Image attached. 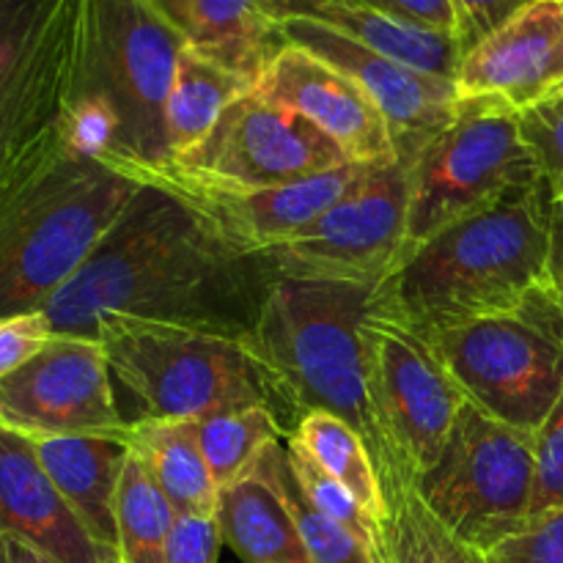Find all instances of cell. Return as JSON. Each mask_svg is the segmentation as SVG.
<instances>
[{
    "label": "cell",
    "mask_w": 563,
    "mask_h": 563,
    "mask_svg": "<svg viewBox=\"0 0 563 563\" xmlns=\"http://www.w3.org/2000/svg\"><path fill=\"white\" fill-rule=\"evenodd\" d=\"M275 280L267 253L240 251L185 198L141 181L42 313L60 339L99 341L119 322L247 339Z\"/></svg>",
    "instance_id": "1"
},
{
    "label": "cell",
    "mask_w": 563,
    "mask_h": 563,
    "mask_svg": "<svg viewBox=\"0 0 563 563\" xmlns=\"http://www.w3.org/2000/svg\"><path fill=\"white\" fill-rule=\"evenodd\" d=\"M553 264L555 203L537 185L407 251L377 286L374 302L418 333L434 335L515 308L533 289L553 284Z\"/></svg>",
    "instance_id": "2"
},
{
    "label": "cell",
    "mask_w": 563,
    "mask_h": 563,
    "mask_svg": "<svg viewBox=\"0 0 563 563\" xmlns=\"http://www.w3.org/2000/svg\"><path fill=\"white\" fill-rule=\"evenodd\" d=\"M185 47L157 0H80L66 143L132 179L168 165L165 108Z\"/></svg>",
    "instance_id": "3"
},
{
    "label": "cell",
    "mask_w": 563,
    "mask_h": 563,
    "mask_svg": "<svg viewBox=\"0 0 563 563\" xmlns=\"http://www.w3.org/2000/svg\"><path fill=\"white\" fill-rule=\"evenodd\" d=\"M141 181L55 132L0 174V319L38 313L82 267Z\"/></svg>",
    "instance_id": "4"
},
{
    "label": "cell",
    "mask_w": 563,
    "mask_h": 563,
    "mask_svg": "<svg viewBox=\"0 0 563 563\" xmlns=\"http://www.w3.org/2000/svg\"><path fill=\"white\" fill-rule=\"evenodd\" d=\"M372 286L278 278L245 346L258 363L286 438L308 412H333L357 429L383 462L385 449L368 401L363 322Z\"/></svg>",
    "instance_id": "5"
},
{
    "label": "cell",
    "mask_w": 563,
    "mask_h": 563,
    "mask_svg": "<svg viewBox=\"0 0 563 563\" xmlns=\"http://www.w3.org/2000/svg\"><path fill=\"white\" fill-rule=\"evenodd\" d=\"M471 405L537 432L563 394V297L548 284L515 308L429 335Z\"/></svg>",
    "instance_id": "6"
},
{
    "label": "cell",
    "mask_w": 563,
    "mask_h": 563,
    "mask_svg": "<svg viewBox=\"0 0 563 563\" xmlns=\"http://www.w3.org/2000/svg\"><path fill=\"white\" fill-rule=\"evenodd\" d=\"M99 344L115 383L137 401L132 421H201L251 405L273 410L262 368L242 339L119 322Z\"/></svg>",
    "instance_id": "7"
},
{
    "label": "cell",
    "mask_w": 563,
    "mask_h": 563,
    "mask_svg": "<svg viewBox=\"0 0 563 563\" xmlns=\"http://www.w3.org/2000/svg\"><path fill=\"white\" fill-rule=\"evenodd\" d=\"M537 185L542 176L515 110L498 99H460L454 119L412 163L407 251L445 225Z\"/></svg>",
    "instance_id": "8"
},
{
    "label": "cell",
    "mask_w": 563,
    "mask_h": 563,
    "mask_svg": "<svg viewBox=\"0 0 563 563\" xmlns=\"http://www.w3.org/2000/svg\"><path fill=\"white\" fill-rule=\"evenodd\" d=\"M416 487L451 533L487 553L533 515V434L465 401L438 462Z\"/></svg>",
    "instance_id": "9"
},
{
    "label": "cell",
    "mask_w": 563,
    "mask_h": 563,
    "mask_svg": "<svg viewBox=\"0 0 563 563\" xmlns=\"http://www.w3.org/2000/svg\"><path fill=\"white\" fill-rule=\"evenodd\" d=\"M368 368V401L385 456L379 471L401 467L421 476L438 462L465 394L445 368L438 346L401 319L374 311L363 322Z\"/></svg>",
    "instance_id": "10"
},
{
    "label": "cell",
    "mask_w": 563,
    "mask_h": 563,
    "mask_svg": "<svg viewBox=\"0 0 563 563\" xmlns=\"http://www.w3.org/2000/svg\"><path fill=\"white\" fill-rule=\"evenodd\" d=\"M80 0H0V174L64 124Z\"/></svg>",
    "instance_id": "11"
},
{
    "label": "cell",
    "mask_w": 563,
    "mask_h": 563,
    "mask_svg": "<svg viewBox=\"0 0 563 563\" xmlns=\"http://www.w3.org/2000/svg\"><path fill=\"white\" fill-rule=\"evenodd\" d=\"M416 157L368 165L366 174L306 231L267 253L278 278L333 280L377 289L407 251Z\"/></svg>",
    "instance_id": "12"
},
{
    "label": "cell",
    "mask_w": 563,
    "mask_h": 563,
    "mask_svg": "<svg viewBox=\"0 0 563 563\" xmlns=\"http://www.w3.org/2000/svg\"><path fill=\"white\" fill-rule=\"evenodd\" d=\"M346 163V154L306 115L247 91L225 108L196 148L168 165L218 185L278 187Z\"/></svg>",
    "instance_id": "13"
},
{
    "label": "cell",
    "mask_w": 563,
    "mask_h": 563,
    "mask_svg": "<svg viewBox=\"0 0 563 563\" xmlns=\"http://www.w3.org/2000/svg\"><path fill=\"white\" fill-rule=\"evenodd\" d=\"M0 427L25 438L124 434L113 374L99 341L49 339L25 366L0 379Z\"/></svg>",
    "instance_id": "14"
},
{
    "label": "cell",
    "mask_w": 563,
    "mask_h": 563,
    "mask_svg": "<svg viewBox=\"0 0 563 563\" xmlns=\"http://www.w3.org/2000/svg\"><path fill=\"white\" fill-rule=\"evenodd\" d=\"M368 165L346 163L313 179L278 187H231L203 181L163 165L137 174V181H152L174 190L196 207L225 240L245 253H269L295 240L300 231L317 223L363 174Z\"/></svg>",
    "instance_id": "15"
},
{
    "label": "cell",
    "mask_w": 563,
    "mask_h": 563,
    "mask_svg": "<svg viewBox=\"0 0 563 563\" xmlns=\"http://www.w3.org/2000/svg\"><path fill=\"white\" fill-rule=\"evenodd\" d=\"M278 31L284 44L328 60L366 91L388 121L399 154L418 157V152L454 119L460 93L449 77L412 69L317 22L280 20Z\"/></svg>",
    "instance_id": "16"
},
{
    "label": "cell",
    "mask_w": 563,
    "mask_h": 563,
    "mask_svg": "<svg viewBox=\"0 0 563 563\" xmlns=\"http://www.w3.org/2000/svg\"><path fill=\"white\" fill-rule=\"evenodd\" d=\"M253 91L306 115L350 163L383 165L399 157L388 121L366 91L344 71L306 49L286 44L262 71Z\"/></svg>",
    "instance_id": "17"
},
{
    "label": "cell",
    "mask_w": 563,
    "mask_h": 563,
    "mask_svg": "<svg viewBox=\"0 0 563 563\" xmlns=\"http://www.w3.org/2000/svg\"><path fill=\"white\" fill-rule=\"evenodd\" d=\"M460 99H498L515 113L563 86L561 0H537L462 55Z\"/></svg>",
    "instance_id": "18"
},
{
    "label": "cell",
    "mask_w": 563,
    "mask_h": 563,
    "mask_svg": "<svg viewBox=\"0 0 563 563\" xmlns=\"http://www.w3.org/2000/svg\"><path fill=\"white\" fill-rule=\"evenodd\" d=\"M0 537L20 539L60 563H119L71 511L33 440L0 427Z\"/></svg>",
    "instance_id": "19"
},
{
    "label": "cell",
    "mask_w": 563,
    "mask_h": 563,
    "mask_svg": "<svg viewBox=\"0 0 563 563\" xmlns=\"http://www.w3.org/2000/svg\"><path fill=\"white\" fill-rule=\"evenodd\" d=\"M44 471L71 506L82 526L102 548L115 550V498L130 456V429L124 434H69L31 438Z\"/></svg>",
    "instance_id": "20"
},
{
    "label": "cell",
    "mask_w": 563,
    "mask_h": 563,
    "mask_svg": "<svg viewBox=\"0 0 563 563\" xmlns=\"http://www.w3.org/2000/svg\"><path fill=\"white\" fill-rule=\"evenodd\" d=\"M275 20H308L390 55L412 69L456 80L462 49L454 36L396 20L363 0H269Z\"/></svg>",
    "instance_id": "21"
},
{
    "label": "cell",
    "mask_w": 563,
    "mask_h": 563,
    "mask_svg": "<svg viewBox=\"0 0 563 563\" xmlns=\"http://www.w3.org/2000/svg\"><path fill=\"white\" fill-rule=\"evenodd\" d=\"M214 520L223 544L245 563H308L295 517L267 462V451L253 471L220 489Z\"/></svg>",
    "instance_id": "22"
},
{
    "label": "cell",
    "mask_w": 563,
    "mask_h": 563,
    "mask_svg": "<svg viewBox=\"0 0 563 563\" xmlns=\"http://www.w3.org/2000/svg\"><path fill=\"white\" fill-rule=\"evenodd\" d=\"M187 47L256 80L286 47L269 0H187Z\"/></svg>",
    "instance_id": "23"
},
{
    "label": "cell",
    "mask_w": 563,
    "mask_h": 563,
    "mask_svg": "<svg viewBox=\"0 0 563 563\" xmlns=\"http://www.w3.org/2000/svg\"><path fill=\"white\" fill-rule=\"evenodd\" d=\"M130 449L163 489L176 517L218 515V484L203 460L196 421H130Z\"/></svg>",
    "instance_id": "24"
},
{
    "label": "cell",
    "mask_w": 563,
    "mask_h": 563,
    "mask_svg": "<svg viewBox=\"0 0 563 563\" xmlns=\"http://www.w3.org/2000/svg\"><path fill=\"white\" fill-rule=\"evenodd\" d=\"M383 478L388 520H385V553L388 563H487L482 550L462 542L423 504L416 476L388 465Z\"/></svg>",
    "instance_id": "25"
},
{
    "label": "cell",
    "mask_w": 563,
    "mask_h": 563,
    "mask_svg": "<svg viewBox=\"0 0 563 563\" xmlns=\"http://www.w3.org/2000/svg\"><path fill=\"white\" fill-rule=\"evenodd\" d=\"M247 91H253L251 80L185 47L165 108L170 159L196 148L212 132L225 108Z\"/></svg>",
    "instance_id": "26"
},
{
    "label": "cell",
    "mask_w": 563,
    "mask_h": 563,
    "mask_svg": "<svg viewBox=\"0 0 563 563\" xmlns=\"http://www.w3.org/2000/svg\"><path fill=\"white\" fill-rule=\"evenodd\" d=\"M286 440L300 445L328 476L355 493L357 500L385 526L388 504H385L379 467L366 438L352 423L333 412H308Z\"/></svg>",
    "instance_id": "27"
},
{
    "label": "cell",
    "mask_w": 563,
    "mask_h": 563,
    "mask_svg": "<svg viewBox=\"0 0 563 563\" xmlns=\"http://www.w3.org/2000/svg\"><path fill=\"white\" fill-rule=\"evenodd\" d=\"M176 511L135 451L126 456L115 498L119 563H165Z\"/></svg>",
    "instance_id": "28"
},
{
    "label": "cell",
    "mask_w": 563,
    "mask_h": 563,
    "mask_svg": "<svg viewBox=\"0 0 563 563\" xmlns=\"http://www.w3.org/2000/svg\"><path fill=\"white\" fill-rule=\"evenodd\" d=\"M198 443L203 460L212 471L218 489L245 476L256 467L264 451L275 443H284L286 429L267 405L234 407L196 421Z\"/></svg>",
    "instance_id": "29"
},
{
    "label": "cell",
    "mask_w": 563,
    "mask_h": 563,
    "mask_svg": "<svg viewBox=\"0 0 563 563\" xmlns=\"http://www.w3.org/2000/svg\"><path fill=\"white\" fill-rule=\"evenodd\" d=\"M267 462L273 467V476L278 482L280 493H284L286 506H289L291 517H295V526L302 539V548H306L308 563H385L355 533L346 531L335 520H330L328 515H322L306 498V493L297 484L295 473H291L284 443L269 445Z\"/></svg>",
    "instance_id": "30"
},
{
    "label": "cell",
    "mask_w": 563,
    "mask_h": 563,
    "mask_svg": "<svg viewBox=\"0 0 563 563\" xmlns=\"http://www.w3.org/2000/svg\"><path fill=\"white\" fill-rule=\"evenodd\" d=\"M286 456H289V467L291 473H295L300 489L306 493V498L311 500L322 515H328L330 520H335L339 526H344L346 531L355 533L372 553H377L379 559L388 563V553H385V526L361 504V500H357V495L350 493L341 482H335L333 476H328V473H324L300 445L291 443V440H286Z\"/></svg>",
    "instance_id": "31"
},
{
    "label": "cell",
    "mask_w": 563,
    "mask_h": 563,
    "mask_svg": "<svg viewBox=\"0 0 563 563\" xmlns=\"http://www.w3.org/2000/svg\"><path fill=\"white\" fill-rule=\"evenodd\" d=\"M520 135L537 159L539 176L555 207L563 203V86L517 113Z\"/></svg>",
    "instance_id": "32"
},
{
    "label": "cell",
    "mask_w": 563,
    "mask_h": 563,
    "mask_svg": "<svg viewBox=\"0 0 563 563\" xmlns=\"http://www.w3.org/2000/svg\"><path fill=\"white\" fill-rule=\"evenodd\" d=\"M487 563H563V506L539 511L484 553Z\"/></svg>",
    "instance_id": "33"
},
{
    "label": "cell",
    "mask_w": 563,
    "mask_h": 563,
    "mask_svg": "<svg viewBox=\"0 0 563 563\" xmlns=\"http://www.w3.org/2000/svg\"><path fill=\"white\" fill-rule=\"evenodd\" d=\"M533 454H537L533 515H539L563 506V394L548 421L533 432Z\"/></svg>",
    "instance_id": "34"
},
{
    "label": "cell",
    "mask_w": 563,
    "mask_h": 563,
    "mask_svg": "<svg viewBox=\"0 0 563 563\" xmlns=\"http://www.w3.org/2000/svg\"><path fill=\"white\" fill-rule=\"evenodd\" d=\"M537 0H451L454 9V38L462 55L471 53L478 42L515 20L520 11Z\"/></svg>",
    "instance_id": "35"
},
{
    "label": "cell",
    "mask_w": 563,
    "mask_h": 563,
    "mask_svg": "<svg viewBox=\"0 0 563 563\" xmlns=\"http://www.w3.org/2000/svg\"><path fill=\"white\" fill-rule=\"evenodd\" d=\"M49 339L55 335L42 311L0 319V379L25 366L49 344Z\"/></svg>",
    "instance_id": "36"
},
{
    "label": "cell",
    "mask_w": 563,
    "mask_h": 563,
    "mask_svg": "<svg viewBox=\"0 0 563 563\" xmlns=\"http://www.w3.org/2000/svg\"><path fill=\"white\" fill-rule=\"evenodd\" d=\"M220 528L214 517H176L165 563H218Z\"/></svg>",
    "instance_id": "37"
},
{
    "label": "cell",
    "mask_w": 563,
    "mask_h": 563,
    "mask_svg": "<svg viewBox=\"0 0 563 563\" xmlns=\"http://www.w3.org/2000/svg\"><path fill=\"white\" fill-rule=\"evenodd\" d=\"M363 3L374 5V9L396 16V20L454 36V9H451V0H363Z\"/></svg>",
    "instance_id": "38"
},
{
    "label": "cell",
    "mask_w": 563,
    "mask_h": 563,
    "mask_svg": "<svg viewBox=\"0 0 563 563\" xmlns=\"http://www.w3.org/2000/svg\"><path fill=\"white\" fill-rule=\"evenodd\" d=\"M0 563H60V561L49 559V555H44L42 550L20 542V539L0 537Z\"/></svg>",
    "instance_id": "39"
},
{
    "label": "cell",
    "mask_w": 563,
    "mask_h": 563,
    "mask_svg": "<svg viewBox=\"0 0 563 563\" xmlns=\"http://www.w3.org/2000/svg\"><path fill=\"white\" fill-rule=\"evenodd\" d=\"M159 5H163L165 9V14L170 16V20L176 22V25L181 27V31H185L187 27V0H157ZM187 36V33H185Z\"/></svg>",
    "instance_id": "40"
},
{
    "label": "cell",
    "mask_w": 563,
    "mask_h": 563,
    "mask_svg": "<svg viewBox=\"0 0 563 563\" xmlns=\"http://www.w3.org/2000/svg\"><path fill=\"white\" fill-rule=\"evenodd\" d=\"M553 280L559 286L563 297V245H555V264H553Z\"/></svg>",
    "instance_id": "41"
},
{
    "label": "cell",
    "mask_w": 563,
    "mask_h": 563,
    "mask_svg": "<svg viewBox=\"0 0 563 563\" xmlns=\"http://www.w3.org/2000/svg\"><path fill=\"white\" fill-rule=\"evenodd\" d=\"M555 245H563V203L555 207Z\"/></svg>",
    "instance_id": "42"
},
{
    "label": "cell",
    "mask_w": 563,
    "mask_h": 563,
    "mask_svg": "<svg viewBox=\"0 0 563 563\" xmlns=\"http://www.w3.org/2000/svg\"><path fill=\"white\" fill-rule=\"evenodd\" d=\"M561 9H563V0H561Z\"/></svg>",
    "instance_id": "43"
}]
</instances>
